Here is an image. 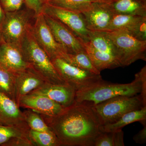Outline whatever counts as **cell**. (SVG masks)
Returning <instances> with one entry per match:
<instances>
[{
    "label": "cell",
    "mask_w": 146,
    "mask_h": 146,
    "mask_svg": "<svg viewBox=\"0 0 146 146\" xmlns=\"http://www.w3.org/2000/svg\"><path fill=\"white\" fill-rule=\"evenodd\" d=\"M40 115L60 146H94L102 132L98 116L93 106L86 102H75L56 116Z\"/></svg>",
    "instance_id": "obj_1"
},
{
    "label": "cell",
    "mask_w": 146,
    "mask_h": 146,
    "mask_svg": "<svg viewBox=\"0 0 146 146\" xmlns=\"http://www.w3.org/2000/svg\"><path fill=\"white\" fill-rule=\"evenodd\" d=\"M141 94L146 102V66L135 75L130 83H114L102 80L76 92L75 102H84L92 106L119 96Z\"/></svg>",
    "instance_id": "obj_2"
},
{
    "label": "cell",
    "mask_w": 146,
    "mask_h": 146,
    "mask_svg": "<svg viewBox=\"0 0 146 146\" xmlns=\"http://www.w3.org/2000/svg\"><path fill=\"white\" fill-rule=\"evenodd\" d=\"M31 30L24 38L21 46L24 58L29 65L30 68L48 83H66L60 77L48 55L36 43Z\"/></svg>",
    "instance_id": "obj_3"
},
{
    "label": "cell",
    "mask_w": 146,
    "mask_h": 146,
    "mask_svg": "<svg viewBox=\"0 0 146 146\" xmlns=\"http://www.w3.org/2000/svg\"><path fill=\"white\" fill-rule=\"evenodd\" d=\"M106 32L114 46L120 67L129 66L139 60L146 61V41L138 40L124 30Z\"/></svg>",
    "instance_id": "obj_4"
},
{
    "label": "cell",
    "mask_w": 146,
    "mask_h": 146,
    "mask_svg": "<svg viewBox=\"0 0 146 146\" xmlns=\"http://www.w3.org/2000/svg\"><path fill=\"white\" fill-rule=\"evenodd\" d=\"M35 15L26 8L5 12V17L1 27L2 41L21 46L23 40L31 30Z\"/></svg>",
    "instance_id": "obj_5"
},
{
    "label": "cell",
    "mask_w": 146,
    "mask_h": 146,
    "mask_svg": "<svg viewBox=\"0 0 146 146\" xmlns=\"http://www.w3.org/2000/svg\"><path fill=\"white\" fill-rule=\"evenodd\" d=\"M145 106L146 102L140 94L118 96L93 106L102 125L115 122L125 113Z\"/></svg>",
    "instance_id": "obj_6"
},
{
    "label": "cell",
    "mask_w": 146,
    "mask_h": 146,
    "mask_svg": "<svg viewBox=\"0 0 146 146\" xmlns=\"http://www.w3.org/2000/svg\"><path fill=\"white\" fill-rule=\"evenodd\" d=\"M51 61L63 81L73 86L76 91L103 79L100 74L77 68L60 58Z\"/></svg>",
    "instance_id": "obj_7"
},
{
    "label": "cell",
    "mask_w": 146,
    "mask_h": 146,
    "mask_svg": "<svg viewBox=\"0 0 146 146\" xmlns=\"http://www.w3.org/2000/svg\"><path fill=\"white\" fill-rule=\"evenodd\" d=\"M42 13L58 20L69 28L84 44L89 41L90 31L87 29L81 13L57 7L46 3Z\"/></svg>",
    "instance_id": "obj_8"
},
{
    "label": "cell",
    "mask_w": 146,
    "mask_h": 146,
    "mask_svg": "<svg viewBox=\"0 0 146 146\" xmlns=\"http://www.w3.org/2000/svg\"><path fill=\"white\" fill-rule=\"evenodd\" d=\"M31 32L37 44L51 60L57 58H62L65 54L68 53L55 39L43 13L35 16Z\"/></svg>",
    "instance_id": "obj_9"
},
{
    "label": "cell",
    "mask_w": 146,
    "mask_h": 146,
    "mask_svg": "<svg viewBox=\"0 0 146 146\" xmlns=\"http://www.w3.org/2000/svg\"><path fill=\"white\" fill-rule=\"evenodd\" d=\"M43 14L55 39L68 53L75 54L85 50L83 42L69 28L58 20Z\"/></svg>",
    "instance_id": "obj_10"
},
{
    "label": "cell",
    "mask_w": 146,
    "mask_h": 146,
    "mask_svg": "<svg viewBox=\"0 0 146 146\" xmlns=\"http://www.w3.org/2000/svg\"><path fill=\"white\" fill-rule=\"evenodd\" d=\"M110 3H94L89 8L82 12L86 27L89 30L107 31L114 14Z\"/></svg>",
    "instance_id": "obj_11"
},
{
    "label": "cell",
    "mask_w": 146,
    "mask_h": 146,
    "mask_svg": "<svg viewBox=\"0 0 146 146\" xmlns=\"http://www.w3.org/2000/svg\"><path fill=\"white\" fill-rule=\"evenodd\" d=\"M117 30H124L138 40L146 41V17L114 14L106 31Z\"/></svg>",
    "instance_id": "obj_12"
},
{
    "label": "cell",
    "mask_w": 146,
    "mask_h": 146,
    "mask_svg": "<svg viewBox=\"0 0 146 146\" xmlns=\"http://www.w3.org/2000/svg\"><path fill=\"white\" fill-rule=\"evenodd\" d=\"M20 107L32 110L40 114L54 116L60 113L65 107L42 94L31 93L19 100Z\"/></svg>",
    "instance_id": "obj_13"
},
{
    "label": "cell",
    "mask_w": 146,
    "mask_h": 146,
    "mask_svg": "<svg viewBox=\"0 0 146 146\" xmlns=\"http://www.w3.org/2000/svg\"><path fill=\"white\" fill-rule=\"evenodd\" d=\"M15 101L0 93V124L20 128L29 131L23 112Z\"/></svg>",
    "instance_id": "obj_14"
},
{
    "label": "cell",
    "mask_w": 146,
    "mask_h": 146,
    "mask_svg": "<svg viewBox=\"0 0 146 146\" xmlns=\"http://www.w3.org/2000/svg\"><path fill=\"white\" fill-rule=\"evenodd\" d=\"M0 65L14 73L30 68L24 58L21 47L3 41L0 45Z\"/></svg>",
    "instance_id": "obj_15"
},
{
    "label": "cell",
    "mask_w": 146,
    "mask_h": 146,
    "mask_svg": "<svg viewBox=\"0 0 146 146\" xmlns=\"http://www.w3.org/2000/svg\"><path fill=\"white\" fill-rule=\"evenodd\" d=\"M76 91L68 83H47L31 93L42 94L66 108L75 102Z\"/></svg>",
    "instance_id": "obj_16"
},
{
    "label": "cell",
    "mask_w": 146,
    "mask_h": 146,
    "mask_svg": "<svg viewBox=\"0 0 146 146\" xmlns=\"http://www.w3.org/2000/svg\"><path fill=\"white\" fill-rule=\"evenodd\" d=\"M47 83L48 82L43 78L30 68L15 73L16 101L17 104H18L21 98L42 87Z\"/></svg>",
    "instance_id": "obj_17"
},
{
    "label": "cell",
    "mask_w": 146,
    "mask_h": 146,
    "mask_svg": "<svg viewBox=\"0 0 146 146\" xmlns=\"http://www.w3.org/2000/svg\"><path fill=\"white\" fill-rule=\"evenodd\" d=\"M84 44L85 51L91 62L100 72L106 69H112L120 67L113 56L96 49L88 43Z\"/></svg>",
    "instance_id": "obj_18"
},
{
    "label": "cell",
    "mask_w": 146,
    "mask_h": 146,
    "mask_svg": "<svg viewBox=\"0 0 146 146\" xmlns=\"http://www.w3.org/2000/svg\"><path fill=\"white\" fill-rule=\"evenodd\" d=\"M110 5L114 14L146 17V3L142 0H114Z\"/></svg>",
    "instance_id": "obj_19"
},
{
    "label": "cell",
    "mask_w": 146,
    "mask_h": 146,
    "mask_svg": "<svg viewBox=\"0 0 146 146\" xmlns=\"http://www.w3.org/2000/svg\"><path fill=\"white\" fill-rule=\"evenodd\" d=\"M135 122H146V106L141 109L125 113L115 122L102 126L101 130L104 132H113L122 129L124 127Z\"/></svg>",
    "instance_id": "obj_20"
},
{
    "label": "cell",
    "mask_w": 146,
    "mask_h": 146,
    "mask_svg": "<svg viewBox=\"0 0 146 146\" xmlns=\"http://www.w3.org/2000/svg\"><path fill=\"white\" fill-rule=\"evenodd\" d=\"M108 0H46V3L78 13H81L95 3H110Z\"/></svg>",
    "instance_id": "obj_21"
},
{
    "label": "cell",
    "mask_w": 146,
    "mask_h": 146,
    "mask_svg": "<svg viewBox=\"0 0 146 146\" xmlns=\"http://www.w3.org/2000/svg\"><path fill=\"white\" fill-rule=\"evenodd\" d=\"M88 43L96 49L109 54L116 58L114 46L106 32L90 31Z\"/></svg>",
    "instance_id": "obj_22"
},
{
    "label": "cell",
    "mask_w": 146,
    "mask_h": 146,
    "mask_svg": "<svg viewBox=\"0 0 146 146\" xmlns=\"http://www.w3.org/2000/svg\"><path fill=\"white\" fill-rule=\"evenodd\" d=\"M61 58L77 68L96 74H100V72L95 68L85 50L75 54L66 53Z\"/></svg>",
    "instance_id": "obj_23"
},
{
    "label": "cell",
    "mask_w": 146,
    "mask_h": 146,
    "mask_svg": "<svg viewBox=\"0 0 146 146\" xmlns=\"http://www.w3.org/2000/svg\"><path fill=\"white\" fill-rule=\"evenodd\" d=\"M0 93L4 94L16 102L15 73L7 70L1 65Z\"/></svg>",
    "instance_id": "obj_24"
},
{
    "label": "cell",
    "mask_w": 146,
    "mask_h": 146,
    "mask_svg": "<svg viewBox=\"0 0 146 146\" xmlns=\"http://www.w3.org/2000/svg\"><path fill=\"white\" fill-rule=\"evenodd\" d=\"M122 129L113 132L102 131L97 136L94 146H124Z\"/></svg>",
    "instance_id": "obj_25"
},
{
    "label": "cell",
    "mask_w": 146,
    "mask_h": 146,
    "mask_svg": "<svg viewBox=\"0 0 146 146\" xmlns=\"http://www.w3.org/2000/svg\"><path fill=\"white\" fill-rule=\"evenodd\" d=\"M29 137L33 146H60L53 132L36 131L30 129Z\"/></svg>",
    "instance_id": "obj_26"
},
{
    "label": "cell",
    "mask_w": 146,
    "mask_h": 146,
    "mask_svg": "<svg viewBox=\"0 0 146 146\" xmlns=\"http://www.w3.org/2000/svg\"><path fill=\"white\" fill-rule=\"evenodd\" d=\"M29 131L16 127L0 124V146H6L11 140L16 138L29 139Z\"/></svg>",
    "instance_id": "obj_27"
},
{
    "label": "cell",
    "mask_w": 146,
    "mask_h": 146,
    "mask_svg": "<svg viewBox=\"0 0 146 146\" xmlns=\"http://www.w3.org/2000/svg\"><path fill=\"white\" fill-rule=\"evenodd\" d=\"M23 112L30 129L36 131L53 132L39 113L29 109L25 110Z\"/></svg>",
    "instance_id": "obj_28"
},
{
    "label": "cell",
    "mask_w": 146,
    "mask_h": 146,
    "mask_svg": "<svg viewBox=\"0 0 146 146\" xmlns=\"http://www.w3.org/2000/svg\"><path fill=\"white\" fill-rule=\"evenodd\" d=\"M25 0H1L0 3L5 12H13L21 9Z\"/></svg>",
    "instance_id": "obj_29"
},
{
    "label": "cell",
    "mask_w": 146,
    "mask_h": 146,
    "mask_svg": "<svg viewBox=\"0 0 146 146\" xmlns=\"http://www.w3.org/2000/svg\"><path fill=\"white\" fill-rule=\"evenodd\" d=\"M143 125V128L140 130L133 137V140L136 143L140 144H145L146 143V124Z\"/></svg>",
    "instance_id": "obj_30"
},
{
    "label": "cell",
    "mask_w": 146,
    "mask_h": 146,
    "mask_svg": "<svg viewBox=\"0 0 146 146\" xmlns=\"http://www.w3.org/2000/svg\"><path fill=\"white\" fill-rule=\"evenodd\" d=\"M5 17V12L3 9L1 3H0V27Z\"/></svg>",
    "instance_id": "obj_31"
},
{
    "label": "cell",
    "mask_w": 146,
    "mask_h": 146,
    "mask_svg": "<svg viewBox=\"0 0 146 146\" xmlns=\"http://www.w3.org/2000/svg\"><path fill=\"white\" fill-rule=\"evenodd\" d=\"M2 42V39L1 32V27H0V45L1 44Z\"/></svg>",
    "instance_id": "obj_32"
},
{
    "label": "cell",
    "mask_w": 146,
    "mask_h": 146,
    "mask_svg": "<svg viewBox=\"0 0 146 146\" xmlns=\"http://www.w3.org/2000/svg\"><path fill=\"white\" fill-rule=\"evenodd\" d=\"M144 2L146 3V0H142Z\"/></svg>",
    "instance_id": "obj_33"
},
{
    "label": "cell",
    "mask_w": 146,
    "mask_h": 146,
    "mask_svg": "<svg viewBox=\"0 0 146 146\" xmlns=\"http://www.w3.org/2000/svg\"><path fill=\"white\" fill-rule=\"evenodd\" d=\"M108 1H114V0H108Z\"/></svg>",
    "instance_id": "obj_34"
},
{
    "label": "cell",
    "mask_w": 146,
    "mask_h": 146,
    "mask_svg": "<svg viewBox=\"0 0 146 146\" xmlns=\"http://www.w3.org/2000/svg\"><path fill=\"white\" fill-rule=\"evenodd\" d=\"M0 1H1V0H0Z\"/></svg>",
    "instance_id": "obj_35"
}]
</instances>
